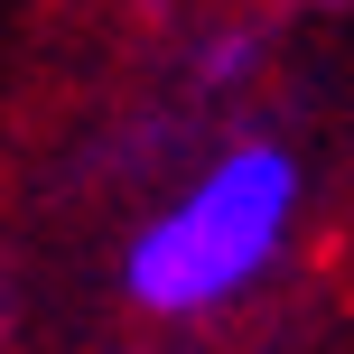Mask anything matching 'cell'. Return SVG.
<instances>
[{
  "label": "cell",
  "mask_w": 354,
  "mask_h": 354,
  "mask_svg": "<svg viewBox=\"0 0 354 354\" xmlns=\"http://www.w3.org/2000/svg\"><path fill=\"white\" fill-rule=\"evenodd\" d=\"M289 214H299V168L289 149L243 140L196 177L177 205L149 214V233L131 243L122 289L159 317H196V308H224L243 280H261L289 243Z\"/></svg>",
  "instance_id": "1"
}]
</instances>
